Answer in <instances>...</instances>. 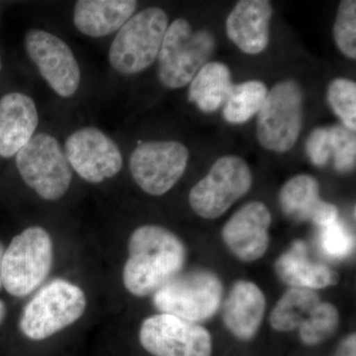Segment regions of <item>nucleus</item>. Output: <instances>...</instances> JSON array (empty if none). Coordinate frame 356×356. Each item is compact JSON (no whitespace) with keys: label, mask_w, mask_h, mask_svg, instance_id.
I'll use <instances>...</instances> for the list:
<instances>
[{"label":"nucleus","mask_w":356,"mask_h":356,"mask_svg":"<svg viewBox=\"0 0 356 356\" xmlns=\"http://www.w3.org/2000/svg\"><path fill=\"white\" fill-rule=\"evenodd\" d=\"M215 47L216 41L208 30L193 31L188 21H173L159 51V81L168 88H184L207 64Z\"/></svg>","instance_id":"f03ea898"},{"label":"nucleus","mask_w":356,"mask_h":356,"mask_svg":"<svg viewBox=\"0 0 356 356\" xmlns=\"http://www.w3.org/2000/svg\"><path fill=\"white\" fill-rule=\"evenodd\" d=\"M275 270L283 282L293 288L321 289L337 283V275L325 264L312 261L305 243L296 241L275 262Z\"/></svg>","instance_id":"aec40b11"},{"label":"nucleus","mask_w":356,"mask_h":356,"mask_svg":"<svg viewBox=\"0 0 356 356\" xmlns=\"http://www.w3.org/2000/svg\"><path fill=\"white\" fill-rule=\"evenodd\" d=\"M229 67L220 62H208L192 79L189 102L195 103L201 111L212 113L226 103L233 88Z\"/></svg>","instance_id":"412c9836"},{"label":"nucleus","mask_w":356,"mask_h":356,"mask_svg":"<svg viewBox=\"0 0 356 356\" xmlns=\"http://www.w3.org/2000/svg\"><path fill=\"white\" fill-rule=\"evenodd\" d=\"M187 147L177 140H149L131 154V175L149 195H163L184 175L188 163Z\"/></svg>","instance_id":"9d476101"},{"label":"nucleus","mask_w":356,"mask_h":356,"mask_svg":"<svg viewBox=\"0 0 356 356\" xmlns=\"http://www.w3.org/2000/svg\"><path fill=\"white\" fill-rule=\"evenodd\" d=\"M273 13V6L267 0L238 1L227 18L229 39L248 55L262 53L268 44Z\"/></svg>","instance_id":"2eb2a0df"},{"label":"nucleus","mask_w":356,"mask_h":356,"mask_svg":"<svg viewBox=\"0 0 356 356\" xmlns=\"http://www.w3.org/2000/svg\"><path fill=\"white\" fill-rule=\"evenodd\" d=\"M65 152L74 172L90 184L115 177L123 166V156L116 143L95 127L72 133L65 142Z\"/></svg>","instance_id":"ddd939ff"},{"label":"nucleus","mask_w":356,"mask_h":356,"mask_svg":"<svg viewBox=\"0 0 356 356\" xmlns=\"http://www.w3.org/2000/svg\"><path fill=\"white\" fill-rule=\"evenodd\" d=\"M168 28V14L159 7L134 14L110 46V65L122 74H136L147 70L158 58Z\"/></svg>","instance_id":"20e7f679"},{"label":"nucleus","mask_w":356,"mask_h":356,"mask_svg":"<svg viewBox=\"0 0 356 356\" xmlns=\"http://www.w3.org/2000/svg\"><path fill=\"white\" fill-rule=\"evenodd\" d=\"M306 152L312 163L324 166L332 156L331 130L330 127H318L312 131L306 142Z\"/></svg>","instance_id":"c85d7f7f"},{"label":"nucleus","mask_w":356,"mask_h":356,"mask_svg":"<svg viewBox=\"0 0 356 356\" xmlns=\"http://www.w3.org/2000/svg\"><path fill=\"white\" fill-rule=\"evenodd\" d=\"M23 181L44 200H58L69 191L72 170L64 149L53 136L34 135L15 156Z\"/></svg>","instance_id":"423d86ee"},{"label":"nucleus","mask_w":356,"mask_h":356,"mask_svg":"<svg viewBox=\"0 0 356 356\" xmlns=\"http://www.w3.org/2000/svg\"><path fill=\"white\" fill-rule=\"evenodd\" d=\"M140 341L154 356H211L212 353V339L207 330L168 314L145 320Z\"/></svg>","instance_id":"9b49d317"},{"label":"nucleus","mask_w":356,"mask_h":356,"mask_svg":"<svg viewBox=\"0 0 356 356\" xmlns=\"http://www.w3.org/2000/svg\"><path fill=\"white\" fill-rule=\"evenodd\" d=\"M334 39L346 57L356 58V2L343 0L337 9L334 25Z\"/></svg>","instance_id":"a878e982"},{"label":"nucleus","mask_w":356,"mask_h":356,"mask_svg":"<svg viewBox=\"0 0 356 356\" xmlns=\"http://www.w3.org/2000/svg\"><path fill=\"white\" fill-rule=\"evenodd\" d=\"M4 254H6V248L0 242V288L2 287V264H3Z\"/></svg>","instance_id":"7c9ffc66"},{"label":"nucleus","mask_w":356,"mask_h":356,"mask_svg":"<svg viewBox=\"0 0 356 356\" xmlns=\"http://www.w3.org/2000/svg\"><path fill=\"white\" fill-rule=\"evenodd\" d=\"M303 119L304 95L299 84L292 81L276 83L259 112V144L268 151L286 153L298 140Z\"/></svg>","instance_id":"0eeeda50"},{"label":"nucleus","mask_w":356,"mask_h":356,"mask_svg":"<svg viewBox=\"0 0 356 356\" xmlns=\"http://www.w3.org/2000/svg\"><path fill=\"white\" fill-rule=\"evenodd\" d=\"M271 215L259 201H252L236 211L222 229V238L229 250L245 261H254L268 248Z\"/></svg>","instance_id":"4468645a"},{"label":"nucleus","mask_w":356,"mask_h":356,"mask_svg":"<svg viewBox=\"0 0 356 356\" xmlns=\"http://www.w3.org/2000/svg\"><path fill=\"white\" fill-rule=\"evenodd\" d=\"M24 44L40 74L57 95L69 98L76 92L81 83V69L69 44L37 28L26 33Z\"/></svg>","instance_id":"f8f14e48"},{"label":"nucleus","mask_w":356,"mask_h":356,"mask_svg":"<svg viewBox=\"0 0 356 356\" xmlns=\"http://www.w3.org/2000/svg\"><path fill=\"white\" fill-rule=\"evenodd\" d=\"M86 308L83 289L58 278L28 302L20 318L21 332L32 341H43L76 323Z\"/></svg>","instance_id":"7ed1b4c3"},{"label":"nucleus","mask_w":356,"mask_h":356,"mask_svg":"<svg viewBox=\"0 0 356 356\" xmlns=\"http://www.w3.org/2000/svg\"><path fill=\"white\" fill-rule=\"evenodd\" d=\"M137 8L135 0H79L74 6V26L86 36L102 38L119 31Z\"/></svg>","instance_id":"a211bd4d"},{"label":"nucleus","mask_w":356,"mask_h":356,"mask_svg":"<svg viewBox=\"0 0 356 356\" xmlns=\"http://www.w3.org/2000/svg\"><path fill=\"white\" fill-rule=\"evenodd\" d=\"M6 305H4L3 302L0 300V324L3 322L4 318H6Z\"/></svg>","instance_id":"2f4dec72"},{"label":"nucleus","mask_w":356,"mask_h":356,"mask_svg":"<svg viewBox=\"0 0 356 356\" xmlns=\"http://www.w3.org/2000/svg\"><path fill=\"white\" fill-rule=\"evenodd\" d=\"M266 84L250 81L233 86L222 108V117L229 124H243L259 114L267 95Z\"/></svg>","instance_id":"5701e85b"},{"label":"nucleus","mask_w":356,"mask_h":356,"mask_svg":"<svg viewBox=\"0 0 356 356\" xmlns=\"http://www.w3.org/2000/svg\"><path fill=\"white\" fill-rule=\"evenodd\" d=\"M330 130L334 168L339 172H350L356 161L355 134L343 125L332 126Z\"/></svg>","instance_id":"cd10ccee"},{"label":"nucleus","mask_w":356,"mask_h":356,"mask_svg":"<svg viewBox=\"0 0 356 356\" xmlns=\"http://www.w3.org/2000/svg\"><path fill=\"white\" fill-rule=\"evenodd\" d=\"M221 281L209 271L197 270L175 276L154 293V304L163 314L188 322L207 320L222 301Z\"/></svg>","instance_id":"6e6552de"},{"label":"nucleus","mask_w":356,"mask_h":356,"mask_svg":"<svg viewBox=\"0 0 356 356\" xmlns=\"http://www.w3.org/2000/svg\"><path fill=\"white\" fill-rule=\"evenodd\" d=\"M336 356H356L355 334L346 337L339 346Z\"/></svg>","instance_id":"c756f323"},{"label":"nucleus","mask_w":356,"mask_h":356,"mask_svg":"<svg viewBox=\"0 0 356 356\" xmlns=\"http://www.w3.org/2000/svg\"><path fill=\"white\" fill-rule=\"evenodd\" d=\"M327 102L348 130H356V84L348 79H336L329 84Z\"/></svg>","instance_id":"b1692460"},{"label":"nucleus","mask_w":356,"mask_h":356,"mask_svg":"<svg viewBox=\"0 0 356 356\" xmlns=\"http://www.w3.org/2000/svg\"><path fill=\"white\" fill-rule=\"evenodd\" d=\"M252 184V172L243 159L222 156L208 175L192 187L189 203L198 216L216 219L245 195Z\"/></svg>","instance_id":"1a4fd4ad"},{"label":"nucleus","mask_w":356,"mask_h":356,"mask_svg":"<svg viewBox=\"0 0 356 356\" xmlns=\"http://www.w3.org/2000/svg\"><path fill=\"white\" fill-rule=\"evenodd\" d=\"M53 242L42 227L33 226L14 236L4 254L2 286L14 297H25L41 286L53 264Z\"/></svg>","instance_id":"39448f33"},{"label":"nucleus","mask_w":356,"mask_h":356,"mask_svg":"<svg viewBox=\"0 0 356 356\" xmlns=\"http://www.w3.org/2000/svg\"><path fill=\"white\" fill-rule=\"evenodd\" d=\"M266 311L264 293L254 283L238 281L225 302V324L238 339L248 341L259 331Z\"/></svg>","instance_id":"6ab92c4d"},{"label":"nucleus","mask_w":356,"mask_h":356,"mask_svg":"<svg viewBox=\"0 0 356 356\" xmlns=\"http://www.w3.org/2000/svg\"><path fill=\"white\" fill-rule=\"evenodd\" d=\"M0 70H1V57H0Z\"/></svg>","instance_id":"473e14b6"},{"label":"nucleus","mask_w":356,"mask_h":356,"mask_svg":"<svg viewBox=\"0 0 356 356\" xmlns=\"http://www.w3.org/2000/svg\"><path fill=\"white\" fill-rule=\"evenodd\" d=\"M320 229L318 243L323 254L330 259H341L353 252L355 238L339 220Z\"/></svg>","instance_id":"bb28decb"},{"label":"nucleus","mask_w":356,"mask_h":356,"mask_svg":"<svg viewBox=\"0 0 356 356\" xmlns=\"http://www.w3.org/2000/svg\"><path fill=\"white\" fill-rule=\"evenodd\" d=\"M39 114L34 100L21 92L0 99V156L11 158L27 145L38 127Z\"/></svg>","instance_id":"f3484780"},{"label":"nucleus","mask_w":356,"mask_h":356,"mask_svg":"<svg viewBox=\"0 0 356 356\" xmlns=\"http://www.w3.org/2000/svg\"><path fill=\"white\" fill-rule=\"evenodd\" d=\"M320 297L314 290L292 288L283 295L270 316V325L276 331H294L310 318Z\"/></svg>","instance_id":"4be33fe9"},{"label":"nucleus","mask_w":356,"mask_h":356,"mask_svg":"<svg viewBox=\"0 0 356 356\" xmlns=\"http://www.w3.org/2000/svg\"><path fill=\"white\" fill-rule=\"evenodd\" d=\"M337 323L339 314L336 307L321 302L311 314L310 318L299 327L300 336L306 344L316 346L336 331Z\"/></svg>","instance_id":"393cba45"},{"label":"nucleus","mask_w":356,"mask_h":356,"mask_svg":"<svg viewBox=\"0 0 356 356\" xmlns=\"http://www.w3.org/2000/svg\"><path fill=\"white\" fill-rule=\"evenodd\" d=\"M281 210L297 222L311 221L318 227L337 221L336 206L320 198V186L315 177L299 175L283 185L280 194Z\"/></svg>","instance_id":"dca6fc26"},{"label":"nucleus","mask_w":356,"mask_h":356,"mask_svg":"<svg viewBox=\"0 0 356 356\" xmlns=\"http://www.w3.org/2000/svg\"><path fill=\"white\" fill-rule=\"evenodd\" d=\"M185 257L184 243L172 232L154 225L140 227L129 240L124 285L135 296L144 297L158 291L179 274Z\"/></svg>","instance_id":"f257e3e1"}]
</instances>
